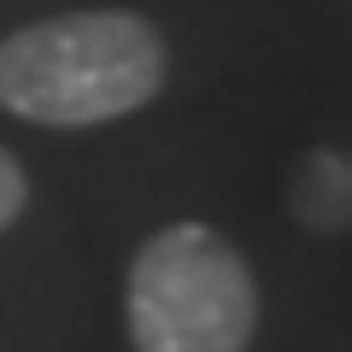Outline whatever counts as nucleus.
I'll return each mask as SVG.
<instances>
[{"label": "nucleus", "mask_w": 352, "mask_h": 352, "mask_svg": "<svg viewBox=\"0 0 352 352\" xmlns=\"http://www.w3.org/2000/svg\"><path fill=\"white\" fill-rule=\"evenodd\" d=\"M159 88L164 41L141 12H65L0 41V106L30 124H106Z\"/></svg>", "instance_id": "obj_1"}, {"label": "nucleus", "mask_w": 352, "mask_h": 352, "mask_svg": "<svg viewBox=\"0 0 352 352\" xmlns=\"http://www.w3.org/2000/svg\"><path fill=\"white\" fill-rule=\"evenodd\" d=\"M258 288L241 252L200 223L159 229L129 264L135 352H247Z\"/></svg>", "instance_id": "obj_2"}, {"label": "nucleus", "mask_w": 352, "mask_h": 352, "mask_svg": "<svg viewBox=\"0 0 352 352\" xmlns=\"http://www.w3.org/2000/svg\"><path fill=\"white\" fill-rule=\"evenodd\" d=\"M294 217L305 229H346L352 223V159L335 147L305 153L294 176Z\"/></svg>", "instance_id": "obj_3"}, {"label": "nucleus", "mask_w": 352, "mask_h": 352, "mask_svg": "<svg viewBox=\"0 0 352 352\" xmlns=\"http://www.w3.org/2000/svg\"><path fill=\"white\" fill-rule=\"evenodd\" d=\"M24 200H30V182H24V170H18V159L0 147V229L24 212Z\"/></svg>", "instance_id": "obj_4"}]
</instances>
